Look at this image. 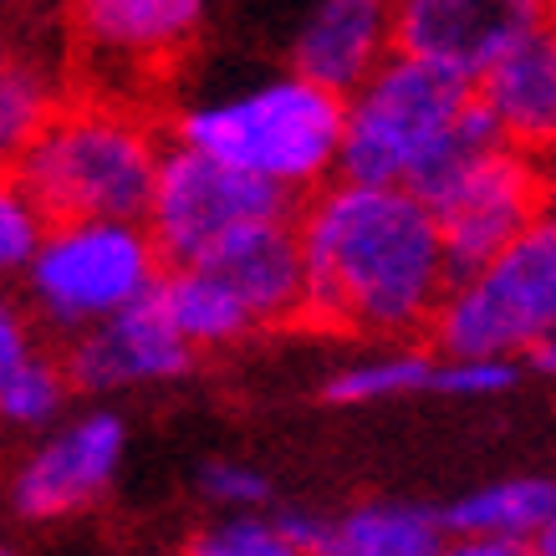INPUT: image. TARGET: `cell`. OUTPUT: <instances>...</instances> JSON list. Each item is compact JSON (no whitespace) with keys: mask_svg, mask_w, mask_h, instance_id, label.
I'll return each instance as SVG.
<instances>
[{"mask_svg":"<svg viewBox=\"0 0 556 556\" xmlns=\"http://www.w3.org/2000/svg\"><path fill=\"white\" fill-rule=\"evenodd\" d=\"M306 255L302 321L342 338H429L455 287L439 215L404 185L327 179L296 210Z\"/></svg>","mask_w":556,"mask_h":556,"instance_id":"6da1fadb","label":"cell"},{"mask_svg":"<svg viewBox=\"0 0 556 556\" xmlns=\"http://www.w3.org/2000/svg\"><path fill=\"white\" fill-rule=\"evenodd\" d=\"M495 143H506V134L470 77L393 51L348 92L338 174L363 185H404L429 204Z\"/></svg>","mask_w":556,"mask_h":556,"instance_id":"7a4b0ae2","label":"cell"},{"mask_svg":"<svg viewBox=\"0 0 556 556\" xmlns=\"http://www.w3.org/2000/svg\"><path fill=\"white\" fill-rule=\"evenodd\" d=\"M169 134L189 149L215 153L225 164L306 200L312 189L338 179L342 134H348V92L287 67L261 77V83L236 87L225 98L179 108Z\"/></svg>","mask_w":556,"mask_h":556,"instance_id":"3957f363","label":"cell"},{"mask_svg":"<svg viewBox=\"0 0 556 556\" xmlns=\"http://www.w3.org/2000/svg\"><path fill=\"white\" fill-rule=\"evenodd\" d=\"M164 164V138L118 102H62L21 153V185L47 219H143Z\"/></svg>","mask_w":556,"mask_h":556,"instance_id":"277c9868","label":"cell"},{"mask_svg":"<svg viewBox=\"0 0 556 556\" xmlns=\"http://www.w3.org/2000/svg\"><path fill=\"white\" fill-rule=\"evenodd\" d=\"M164 266L149 219H51L31 270L21 276V296L47 332L77 338L143 302Z\"/></svg>","mask_w":556,"mask_h":556,"instance_id":"5b68a950","label":"cell"},{"mask_svg":"<svg viewBox=\"0 0 556 556\" xmlns=\"http://www.w3.org/2000/svg\"><path fill=\"white\" fill-rule=\"evenodd\" d=\"M556 332V204L506 251L455 281L429 342L444 357H521Z\"/></svg>","mask_w":556,"mask_h":556,"instance_id":"8992f818","label":"cell"},{"mask_svg":"<svg viewBox=\"0 0 556 556\" xmlns=\"http://www.w3.org/2000/svg\"><path fill=\"white\" fill-rule=\"evenodd\" d=\"M296 210H302V200L291 189L255 179V174L225 164L215 153L169 138L143 219H149V230L169 266H194V261L215 251L219 240H230L255 219L296 215Z\"/></svg>","mask_w":556,"mask_h":556,"instance_id":"52a82bcc","label":"cell"},{"mask_svg":"<svg viewBox=\"0 0 556 556\" xmlns=\"http://www.w3.org/2000/svg\"><path fill=\"white\" fill-rule=\"evenodd\" d=\"M552 204H556V164L516 149V143L485 149L470 169L455 174L429 200V210L439 215V230H444L450 276L455 281L475 276Z\"/></svg>","mask_w":556,"mask_h":556,"instance_id":"ba28073f","label":"cell"},{"mask_svg":"<svg viewBox=\"0 0 556 556\" xmlns=\"http://www.w3.org/2000/svg\"><path fill=\"white\" fill-rule=\"evenodd\" d=\"M123 455H128V424L113 408L77 414L16 470L11 510L21 521H67L113 490Z\"/></svg>","mask_w":556,"mask_h":556,"instance_id":"9c48e42d","label":"cell"},{"mask_svg":"<svg viewBox=\"0 0 556 556\" xmlns=\"http://www.w3.org/2000/svg\"><path fill=\"white\" fill-rule=\"evenodd\" d=\"M200 348L179 332L159 302V287L143 302L123 306L118 317L87 327L77 338H67V378L77 393H118V388H149V383H174L194 368Z\"/></svg>","mask_w":556,"mask_h":556,"instance_id":"30bf717a","label":"cell"},{"mask_svg":"<svg viewBox=\"0 0 556 556\" xmlns=\"http://www.w3.org/2000/svg\"><path fill=\"white\" fill-rule=\"evenodd\" d=\"M556 16V0H399V51L480 83L526 31Z\"/></svg>","mask_w":556,"mask_h":556,"instance_id":"8fae6325","label":"cell"},{"mask_svg":"<svg viewBox=\"0 0 556 556\" xmlns=\"http://www.w3.org/2000/svg\"><path fill=\"white\" fill-rule=\"evenodd\" d=\"M210 0H72L77 47L113 67L153 72L194 47Z\"/></svg>","mask_w":556,"mask_h":556,"instance_id":"7c38bea8","label":"cell"},{"mask_svg":"<svg viewBox=\"0 0 556 556\" xmlns=\"http://www.w3.org/2000/svg\"><path fill=\"white\" fill-rule=\"evenodd\" d=\"M399 51V0H317L291 41V67L353 92Z\"/></svg>","mask_w":556,"mask_h":556,"instance_id":"4fadbf2b","label":"cell"},{"mask_svg":"<svg viewBox=\"0 0 556 556\" xmlns=\"http://www.w3.org/2000/svg\"><path fill=\"white\" fill-rule=\"evenodd\" d=\"M210 266L219 281H230L236 296L255 312L261 327L276 321H302L306 312V255H302V230L296 215L255 219L230 240H219L215 251L194 261Z\"/></svg>","mask_w":556,"mask_h":556,"instance_id":"5bb4252c","label":"cell"},{"mask_svg":"<svg viewBox=\"0 0 556 556\" xmlns=\"http://www.w3.org/2000/svg\"><path fill=\"white\" fill-rule=\"evenodd\" d=\"M475 87L506 143L556 164V16L526 31Z\"/></svg>","mask_w":556,"mask_h":556,"instance_id":"9a60e30c","label":"cell"},{"mask_svg":"<svg viewBox=\"0 0 556 556\" xmlns=\"http://www.w3.org/2000/svg\"><path fill=\"white\" fill-rule=\"evenodd\" d=\"M159 302L194 348H230V342L251 338L261 327L251 306L236 296V287L219 281L210 266H164Z\"/></svg>","mask_w":556,"mask_h":556,"instance_id":"2e32d148","label":"cell"},{"mask_svg":"<svg viewBox=\"0 0 556 556\" xmlns=\"http://www.w3.org/2000/svg\"><path fill=\"white\" fill-rule=\"evenodd\" d=\"M450 536L475 541V536H506L526 541L536 552L541 526L556 516V480H501V485L470 490L439 510Z\"/></svg>","mask_w":556,"mask_h":556,"instance_id":"e0dca14e","label":"cell"},{"mask_svg":"<svg viewBox=\"0 0 556 556\" xmlns=\"http://www.w3.org/2000/svg\"><path fill=\"white\" fill-rule=\"evenodd\" d=\"M450 541L444 516L414 501H368L332 521L327 556H434Z\"/></svg>","mask_w":556,"mask_h":556,"instance_id":"ac0fdd59","label":"cell"},{"mask_svg":"<svg viewBox=\"0 0 556 556\" xmlns=\"http://www.w3.org/2000/svg\"><path fill=\"white\" fill-rule=\"evenodd\" d=\"M56 77L31 56L0 62V169H16L21 153L36 143V134L56 118Z\"/></svg>","mask_w":556,"mask_h":556,"instance_id":"d6986e66","label":"cell"},{"mask_svg":"<svg viewBox=\"0 0 556 556\" xmlns=\"http://www.w3.org/2000/svg\"><path fill=\"white\" fill-rule=\"evenodd\" d=\"M434 368L439 363L429 353H378L332 372L321 383V399L357 408V404H378V399H399V393H419V388L434 383Z\"/></svg>","mask_w":556,"mask_h":556,"instance_id":"ffe728a7","label":"cell"},{"mask_svg":"<svg viewBox=\"0 0 556 556\" xmlns=\"http://www.w3.org/2000/svg\"><path fill=\"white\" fill-rule=\"evenodd\" d=\"M67 393H77L67 378V363L31 353L0 383V424H11V429H47L67 408Z\"/></svg>","mask_w":556,"mask_h":556,"instance_id":"44dd1931","label":"cell"},{"mask_svg":"<svg viewBox=\"0 0 556 556\" xmlns=\"http://www.w3.org/2000/svg\"><path fill=\"white\" fill-rule=\"evenodd\" d=\"M47 210L31 200L16 169H0V287H16L31 270L41 236H47Z\"/></svg>","mask_w":556,"mask_h":556,"instance_id":"7402d4cb","label":"cell"},{"mask_svg":"<svg viewBox=\"0 0 556 556\" xmlns=\"http://www.w3.org/2000/svg\"><path fill=\"white\" fill-rule=\"evenodd\" d=\"M194 556H291L287 536L276 516H266L261 506L251 510H225V521L204 526L200 536L189 541Z\"/></svg>","mask_w":556,"mask_h":556,"instance_id":"603a6c76","label":"cell"},{"mask_svg":"<svg viewBox=\"0 0 556 556\" xmlns=\"http://www.w3.org/2000/svg\"><path fill=\"white\" fill-rule=\"evenodd\" d=\"M516 378H521L516 357H444L429 388L450 399H490V393L516 388Z\"/></svg>","mask_w":556,"mask_h":556,"instance_id":"cb8c5ba5","label":"cell"},{"mask_svg":"<svg viewBox=\"0 0 556 556\" xmlns=\"http://www.w3.org/2000/svg\"><path fill=\"white\" fill-rule=\"evenodd\" d=\"M200 495L219 510H251L270 501V480L245 459H210L200 470Z\"/></svg>","mask_w":556,"mask_h":556,"instance_id":"d4e9b609","label":"cell"},{"mask_svg":"<svg viewBox=\"0 0 556 556\" xmlns=\"http://www.w3.org/2000/svg\"><path fill=\"white\" fill-rule=\"evenodd\" d=\"M36 327L41 321L31 317V306L11 296V287H0V383L36 353Z\"/></svg>","mask_w":556,"mask_h":556,"instance_id":"484cf974","label":"cell"},{"mask_svg":"<svg viewBox=\"0 0 556 556\" xmlns=\"http://www.w3.org/2000/svg\"><path fill=\"white\" fill-rule=\"evenodd\" d=\"M276 526H281L291 556H327V546H332V521H321V516H306V510H276Z\"/></svg>","mask_w":556,"mask_h":556,"instance_id":"4316f807","label":"cell"},{"mask_svg":"<svg viewBox=\"0 0 556 556\" xmlns=\"http://www.w3.org/2000/svg\"><path fill=\"white\" fill-rule=\"evenodd\" d=\"M459 552L465 556H521L531 546L526 541H506V536H475V541H459Z\"/></svg>","mask_w":556,"mask_h":556,"instance_id":"83f0119b","label":"cell"},{"mask_svg":"<svg viewBox=\"0 0 556 556\" xmlns=\"http://www.w3.org/2000/svg\"><path fill=\"white\" fill-rule=\"evenodd\" d=\"M526 357H531V368H541V372H552V378H556V332H552V338H541Z\"/></svg>","mask_w":556,"mask_h":556,"instance_id":"f1b7e54d","label":"cell"},{"mask_svg":"<svg viewBox=\"0 0 556 556\" xmlns=\"http://www.w3.org/2000/svg\"><path fill=\"white\" fill-rule=\"evenodd\" d=\"M536 552H541V556H556V516H552V521H546V526H541Z\"/></svg>","mask_w":556,"mask_h":556,"instance_id":"f546056e","label":"cell"},{"mask_svg":"<svg viewBox=\"0 0 556 556\" xmlns=\"http://www.w3.org/2000/svg\"><path fill=\"white\" fill-rule=\"evenodd\" d=\"M5 56H16V51H11V47H5V36H0V62H5Z\"/></svg>","mask_w":556,"mask_h":556,"instance_id":"4dcf8cb0","label":"cell"}]
</instances>
